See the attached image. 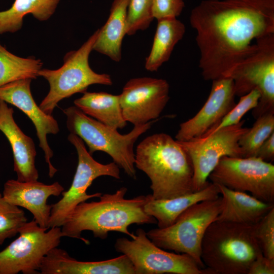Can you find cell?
I'll return each instance as SVG.
<instances>
[{
    "label": "cell",
    "mask_w": 274,
    "mask_h": 274,
    "mask_svg": "<svg viewBox=\"0 0 274 274\" xmlns=\"http://www.w3.org/2000/svg\"><path fill=\"white\" fill-rule=\"evenodd\" d=\"M265 161H272L274 159V132L260 147L257 156Z\"/></svg>",
    "instance_id": "obj_34"
},
{
    "label": "cell",
    "mask_w": 274,
    "mask_h": 274,
    "mask_svg": "<svg viewBox=\"0 0 274 274\" xmlns=\"http://www.w3.org/2000/svg\"><path fill=\"white\" fill-rule=\"evenodd\" d=\"M166 80L150 77L128 80L119 95L122 114L126 122L143 125L158 118L169 99Z\"/></svg>",
    "instance_id": "obj_14"
},
{
    "label": "cell",
    "mask_w": 274,
    "mask_h": 274,
    "mask_svg": "<svg viewBox=\"0 0 274 274\" xmlns=\"http://www.w3.org/2000/svg\"><path fill=\"white\" fill-rule=\"evenodd\" d=\"M41 274H135L128 257L122 254L111 259L97 261H79L62 249L54 248L44 257Z\"/></svg>",
    "instance_id": "obj_18"
},
{
    "label": "cell",
    "mask_w": 274,
    "mask_h": 274,
    "mask_svg": "<svg viewBox=\"0 0 274 274\" xmlns=\"http://www.w3.org/2000/svg\"><path fill=\"white\" fill-rule=\"evenodd\" d=\"M254 234L263 255L274 259V208L254 224Z\"/></svg>",
    "instance_id": "obj_31"
},
{
    "label": "cell",
    "mask_w": 274,
    "mask_h": 274,
    "mask_svg": "<svg viewBox=\"0 0 274 274\" xmlns=\"http://www.w3.org/2000/svg\"><path fill=\"white\" fill-rule=\"evenodd\" d=\"M64 190L58 182L47 185L38 180L21 182L10 179L4 184L2 194L9 202L30 212L39 226L48 229L52 206L47 200L51 196H58Z\"/></svg>",
    "instance_id": "obj_17"
},
{
    "label": "cell",
    "mask_w": 274,
    "mask_h": 274,
    "mask_svg": "<svg viewBox=\"0 0 274 274\" xmlns=\"http://www.w3.org/2000/svg\"><path fill=\"white\" fill-rule=\"evenodd\" d=\"M99 29L78 49L68 52L63 57V65L57 70L41 69L38 76L49 83L50 89L39 107L46 113L52 115L61 100L77 93L86 91L93 84L112 85L111 76L93 71L89 63V57L98 37Z\"/></svg>",
    "instance_id": "obj_6"
},
{
    "label": "cell",
    "mask_w": 274,
    "mask_h": 274,
    "mask_svg": "<svg viewBox=\"0 0 274 274\" xmlns=\"http://www.w3.org/2000/svg\"><path fill=\"white\" fill-rule=\"evenodd\" d=\"M274 132V112L266 113L256 118L251 128L238 141L243 157H256L263 142Z\"/></svg>",
    "instance_id": "obj_27"
},
{
    "label": "cell",
    "mask_w": 274,
    "mask_h": 274,
    "mask_svg": "<svg viewBox=\"0 0 274 274\" xmlns=\"http://www.w3.org/2000/svg\"><path fill=\"white\" fill-rule=\"evenodd\" d=\"M254 51L237 64L227 78L232 79L236 96H242L257 89L260 97L253 111L257 118L274 112V33L256 41Z\"/></svg>",
    "instance_id": "obj_8"
},
{
    "label": "cell",
    "mask_w": 274,
    "mask_h": 274,
    "mask_svg": "<svg viewBox=\"0 0 274 274\" xmlns=\"http://www.w3.org/2000/svg\"><path fill=\"white\" fill-rule=\"evenodd\" d=\"M244 123L245 120H241L238 124L221 128L206 136L178 141L192 162L194 191H199L209 184V176L222 157H243L238 141L249 129L243 127Z\"/></svg>",
    "instance_id": "obj_13"
},
{
    "label": "cell",
    "mask_w": 274,
    "mask_h": 274,
    "mask_svg": "<svg viewBox=\"0 0 274 274\" xmlns=\"http://www.w3.org/2000/svg\"><path fill=\"white\" fill-rule=\"evenodd\" d=\"M135 235L131 240L117 239L114 247L128 257L135 274H210L188 255L167 252L156 246L144 229H138Z\"/></svg>",
    "instance_id": "obj_11"
},
{
    "label": "cell",
    "mask_w": 274,
    "mask_h": 274,
    "mask_svg": "<svg viewBox=\"0 0 274 274\" xmlns=\"http://www.w3.org/2000/svg\"><path fill=\"white\" fill-rule=\"evenodd\" d=\"M203 78H227L252 53L256 41L274 33V0H203L191 11Z\"/></svg>",
    "instance_id": "obj_1"
},
{
    "label": "cell",
    "mask_w": 274,
    "mask_h": 274,
    "mask_svg": "<svg viewBox=\"0 0 274 274\" xmlns=\"http://www.w3.org/2000/svg\"><path fill=\"white\" fill-rule=\"evenodd\" d=\"M63 112L66 116L67 129L85 143L91 155L96 151L104 152L129 177L136 179L134 144L140 135L150 128L154 120L134 125L129 132L121 134L117 129L87 116L75 106Z\"/></svg>",
    "instance_id": "obj_5"
},
{
    "label": "cell",
    "mask_w": 274,
    "mask_h": 274,
    "mask_svg": "<svg viewBox=\"0 0 274 274\" xmlns=\"http://www.w3.org/2000/svg\"><path fill=\"white\" fill-rule=\"evenodd\" d=\"M27 222L24 212L7 201L0 193V245L18 234Z\"/></svg>",
    "instance_id": "obj_28"
},
{
    "label": "cell",
    "mask_w": 274,
    "mask_h": 274,
    "mask_svg": "<svg viewBox=\"0 0 274 274\" xmlns=\"http://www.w3.org/2000/svg\"><path fill=\"white\" fill-rule=\"evenodd\" d=\"M134 164L150 179L154 199L194 192L191 159L180 143L166 133H155L141 141L135 150Z\"/></svg>",
    "instance_id": "obj_3"
},
{
    "label": "cell",
    "mask_w": 274,
    "mask_h": 274,
    "mask_svg": "<svg viewBox=\"0 0 274 274\" xmlns=\"http://www.w3.org/2000/svg\"><path fill=\"white\" fill-rule=\"evenodd\" d=\"M127 191V188L122 187L114 193L102 194L99 201L78 204L61 227L63 237L81 239L89 244V241L81 236L82 231L88 230L101 239H105L112 231L134 238L135 235L128 229L130 225L157 223L156 219L145 211L148 196L127 199L125 198Z\"/></svg>",
    "instance_id": "obj_2"
},
{
    "label": "cell",
    "mask_w": 274,
    "mask_h": 274,
    "mask_svg": "<svg viewBox=\"0 0 274 274\" xmlns=\"http://www.w3.org/2000/svg\"><path fill=\"white\" fill-rule=\"evenodd\" d=\"M129 0H113L109 17L100 29L93 50L119 62L122 43L126 35V17Z\"/></svg>",
    "instance_id": "obj_22"
},
{
    "label": "cell",
    "mask_w": 274,
    "mask_h": 274,
    "mask_svg": "<svg viewBox=\"0 0 274 274\" xmlns=\"http://www.w3.org/2000/svg\"><path fill=\"white\" fill-rule=\"evenodd\" d=\"M158 23L151 51L145 62V68L156 72L168 61L176 45L182 39L185 26L177 18L157 20Z\"/></svg>",
    "instance_id": "obj_24"
},
{
    "label": "cell",
    "mask_w": 274,
    "mask_h": 274,
    "mask_svg": "<svg viewBox=\"0 0 274 274\" xmlns=\"http://www.w3.org/2000/svg\"><path fill=\"white\" fill-rule=\"evenodd\" d=\"M222 207L221 196L197 202L185 210L171 225L146 232L156 246L165 250L191 256L202 268L201 259L203 237L210 224L215 221Z\"/></svg>",
    "instance_id": "obj_7"
},
{
    "label": "cell",
    "mask_w": 274,
    "mask_h": 274,
    "mask_svg": "<svg viewBox=\"0 0 274 274\" xmlns=\"http://www.w3.org/2000/svg\"><path fill=\"white\" fill-rule=\"evenodd\" d=\"M274 259H269L263 255H258L252 262L248 274H273Z\"/></svg>",
    "instance_id": "obj_33"
},
{
    "label": "cell",
    "mask_w": 274,
    "mask_h": 274,
    "mask_svg": "<svg viewBox=\"0 0 274 274\" xmlns=\"http://www.w3.org/2000/svg\"><path fill=\"white\" fill-rule=\"evenodd\" d=\"M14 110L7 103L0 100V131L8 139L13 155L14 171L21 182L37 181L36 167L37 151L33 140L26 135L16 123Z\"/></svg>",
    "instance_id": "obj_19"
},
{
    "label": "cell",
    "mask_w": 274,
    "mask_h": 274,
    "mask_svg": "<svg viewBox=\"0 0 274 274\" xmlns=\"http://www.w3.org/2000/svg\"><path fill=\"white\" fill-rule=\"evenodd\" d=\"M216 185L222 195V207L215 221L255 224L274 208L273 203L261 201L246 192Z\"/></svg>",
    "instance_id": "obj_20"
},
{
    "label": "cell",
    "mask_w": 274,
    "mask_h": 274,
    "mask_svg": "<svg viewBox=\"0 0 274 274\" xmlns=\"http://www.w3.org/2000/svg\"><path fill=\"white\" fill-rule=\"evenodd\" d=\"M60 0H15L8 10L0 11V35L14 33L22 27L24 17L31 14L37 20H48Z\"/></svg>",
    "instance_id": "obj_25"
},
{
    "label": "cell",
    "mask_w": 274,
    "mask_h": 274,
    "mask_svg": "<svg viewBox=\"0 0 274 274\" xmlns=\"http://www.w3.org/2000/svg\"><path fill=\"white\" fill-rule=\"evenodd\" d=\"M47 230L34 220L27 222L19 236L0 251V274L40 273L44 257L59 246L63 237L60 227Z\"/></svg>",
    "instance_id": "obj_10"
},
{
    "label": "cell",
    "mask_w": 274,
    "mask_h": 274,
    "mask_svg": "<svg viewBox=\"0 0 274 274\" xmlns=\"http://www.w3.org/2000/svg\"><path fill=\"white\" fill-rule=\"evenodd\" d=\"M153 0H129L126 17V35H134L149 27L154 19Z\"/></svg>",
    "instance_id": "obj_29"
},
{
    "label": "cell",
    "mask_w": 274,
    "mask_h": 274,
    "mask_svg": "<svg viewBox=\"0 0 274 274\" xmlns=\"http://www.w3.org/2000/svg\"><path fill=\"white\" fill-rule=\"evenodd\" d=\"M261 253L254 224L215 221L207 229L201 247V259L210 274H248Z\"/></svg>",
    "instance_id": "obj_4"
},
{
    "label": "cell",
    "mask_w": 274,
    "mask_h": 274,
    "mask_svg": "<svg viewBox=\"0 0 274 274\" xmlns=\"http://www.w3.org/2000/svg\"><path fill=\"white\" fill-rule=\"evenodd\" d=\"M67 140L76 149L78 165L70 187L62 192V197L58 202L51 204L49 228L61 227L78 204L91 198H99L101 193L88 194L86 192L95 179L103 176L120 179L119 167L114 162L104 164L96 161L83 140L75 134L70 133Z\"/></svg>",
    "instance_id": "obj_9"
},
{
    "label": "cell",
    "mask_w": 274,
    "mask_h": 274,
    "mask_svg": "<svg viewBox=\"0 0 274 274\" xmlns=\"http://www.w3.org/2000/svg\"><path fill=\"white\" fill-rule=\"evenodd\" d=\"M235 96L230 78L212 81L208 99L194 116L180 124L176 140L184 142L201 137L234 107Z\"/></svg>",
    "instance_id": "obj_16"
},
{
    "label": "cell",
    "mask_w": 274,
    "mask_h": 274,
    "mask_svg": "<svg viewBox=\"0 0 274 274\" xmlns=\"http://www.w3.org/2000/svg\"><path fill=\"white\" fill-rule=\"evenodd\" d=\"M43 64L40 59L18 56L0 43V86L20 79H36Z\"/></svg>",
    "instance_id": "obj_26"
},
{
    "label": "cell",
    "mask_w": 274,
    "mask_h": 274,
    "mask_svg": "<svg viewBox=\"0 0 274 274\" xmlns=\"http://www.w3.org/2000/svg\"><path fill=\"white\" fill-rule=\"evenodd\" d=\"M219 194L217 185L212 182L199 191L170 199H156L151 194H148L144 209L148 215L156 219L158 228H163L173 224L178 216L191 206L217 198Z\"/></svg>",
    "instance_id": "obj_21"
},
{
    "label": "cell",
    "mask_w": 274,
    "mask_h": 274,
    "mask_svg": "<svg viewBox=\"0 0 274 274\" xmlns=\"http://www.w3.org/2000/svg\"><path fill=\"white\" fill-rule=\"evenodd\" d=\"M260 97V94L257 89H254L240 96L238 103L201 137L214 133L221 128L238 124L246 113L257 106Z\"/></svg>",
    "instance_id": "obj_30"
},
{
    "label": "cell",
    "mask_w": 274,
    "mask_h": 274,
    "mask_svg": "<svg viewBox=\"0 0 274 274\" xmlns=\"http://www.w3.org/2000/svg\"><path fill=\"white\" fill-rule=\"evenodd\" d=\"M74 101L75 106L87 116L115 129L127 125L120 104L119 95L105 92H87Z\"/></svg>",
    "instance_id": "obj_23"
},
{
    "label": "cell",
    "mask_w": 274,
    "mask_h": 274,
    "mask_svg": "<svg viewBox=\"0 0 274 274\" xmlns=\"http://www.w3.org/2000/svg\"><path fill=\"white\" fill-rule=\"evenodd\" d=\"M185 7L184 0H153V15L157 20L177 18Z\"/></svg>",
    "instance_id": "obj_32"
},
{
    "label": "cell",
    "mask_w": 274,
    "mask_h": 274,
    "mask_svg": "<svg viewBox=\"0 0 274 274\" xmlns=\"http://www.w3.org/2000/svg\"><path fill=\"white\" fill-rule=\"evenodd\" d=\"M211 182L249 192L268 203L274 201V165L257 157L224 156L211 173Z\"/></svg>",
    "instance_id": "obj_12"
},
{
    "label": "cell",
    "mask_w": 274,
    "mask_h": 274,
    "mask_svg": "<svg viewBox=\"0 0 274 274\" xmlns=\"http://www.w3.org/2000/svg\"><path fill=\"white\" fill-rule=\"evenodd\" d=\"M32 79H23L0 86V100L12 105L22 111L32 122L49 167V176L53 177L57 169L51 159L53 152L47 140V135L56 134L59 131V125L52 116L44 112L35 101L30 90Z\"/></svg>",
    "instance_id": "obj_15"
}]
</instances>
